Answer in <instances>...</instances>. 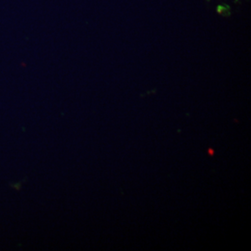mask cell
Wrapping results in <instances>:
<instances>
[]
</instances>
